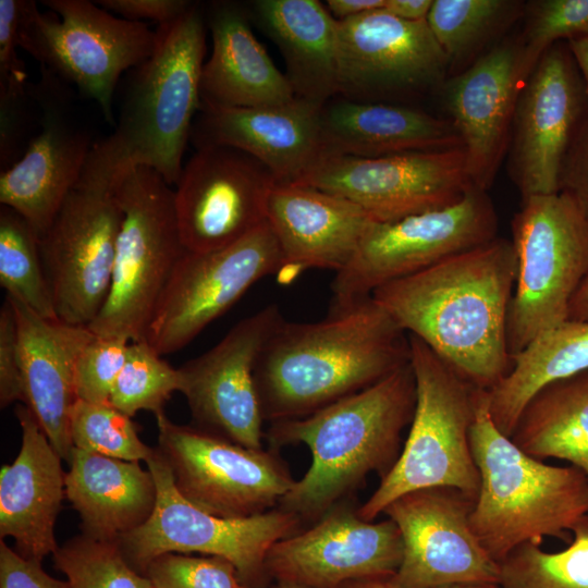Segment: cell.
Returning <instances> with one entry per match:
<instances>
[{
	"label": "cell",
	"instance_id": "obj_1",
	"mask_svg": "<svg viewBox=\"0 0 588 588\" xmlns=\"http://www.w3.org/2000/svg\"><path fill=\"white\" fill-rule=\"evenodd\" d=\"M517 274L512 240H493L378 287L371 298L477 389L511 369L507 317Z\"/></svg>",
	"mask_w": 588,
	"mask_h": 588
},
{
	"label": "cell",
	"instance_id": "obj_2",
	"mask_svg": "<svg viewBox=\"0 0 588 588\" xmlns=\"http://www.w3.org/2000/svg\"><path fill=\"white\" fill-rule=\"evenodd\" d=\"M409 362L408 334L371 297L318 322L283 319L254 370L264 420L309 416Z\"/></svg>",
	"mask_w": 588,
	"mask_h": 588
},
{
	"label": "cell",
	"instance_id": "obj_3",
	"mask_svg": "<svg viewBox=\"0 0 588 588\" xmlns=\"http://www.w3.org/2000/svg\"><path fill=\"white\" fill-rule=\"evenodd\" d=\"M416 405L411 362L373 385L309 416L270 424L269 448L303 443L311 464L278 507L295 514L305 528L335 504L353 498L376 473L383 478L396 463L402 432Z\"/></svg>",
	"mask_w": 588,
	"mask_h": 588
},
{
	"label": "cell",
	"instance_id": "obj_4",
	"mask_svg": "<svg viewBox=\"0 0 588 588\" xmlns=\"http://www.w3.org/2000/svg\"><path fill=\"white\" fill-rule=\"evenodd\" d=\"M152 52L130 71L112 133L96 142L84 170L117 180L147 167L175 185L200 108L206 15L193 2L177 19L159 24Z\"/></svg>",
	"mask_w": 588,
	"mask_h": 588
},
{
	"label": "cell",
	"instance_id": "obj_5",
	"mask_svg": "<svg viewBox=\"0 0 588 588\" xmlns=\"http://www.w3.org/2000/svg\"><path fill=\"white\" fill-rule=\"evenodd\" d=\"M469 442L480 486L469 524L498 564L518 546L544 537L569 543L571 529L588 513V476L549 465L520 450L491 419L487 390H476Z\"/></svg>",
	"mask_w": 588,
	"mask_h": 588
},
{
	"label": "cell",
	"instance_id": "obj_6",
	"mask_svg": "<svg viewBox=\"0 0 588 588\" xmlns=\"http://www.w3.org/2000/svg\"><path fill=\"white\" fill-rule=\"evenodd\" d=\"M416 405L401 454L359 516L373 522L396 498L418 489L453 487L477 498L480 477L469 431L476 390L421 340L408 334Z\"/></svg>",
	"mask_w": 588,
	"mask_h": 588
},
{
	"label": "cell",
	"instance_id": "obj_7",
	"mask_svg": "<svg viewBox=\"0 0 588 588\" xmlns=\"http://www.w3.org/2000/svg\"><path fill=\"white\" fill-rule=\"evenodd\" d=\"M123 220L108 297L89 330L139 341L186 253L174 208V189L155 170L132 167L117 179Z\"/></svg>",
	"mask_w": 588,
	"mask_h": 588
},
{
	"label": "cell",
	"instance_id": "obj_8",
	"mask_svg": "<svg viewBox=\"0 0 588 588\" xmlns=\"http://www.w3.org/2000/svg\"><path fill=\"white\" fill-rule=\"evenodd\" d=\"M517 274L507 317L511 356L569 317L588 272V219L566 193L522 199L512 220Z\"/></svg>",
	"mask_w": 588,
	"mask_h": 588
},
{
	"label": "cell",
	"instance_id": "obj_9",
	"mask_svg": "<svg viewBox=\"0 0 588 588\" xmlns=\"http://www.w3.org/2000/svg\"><path fill=\"white\" fill-rule=\"evenodd\" d=\"M54 15L21 0L19 46L65 83L95 100L114 127L118 81L152 52L156 32L145 23L115 16L95 1L44 0Z\"/></svg>",
	"mask_w": 588,
	"mask_h": 588
},
{
	"label": "cell",
	"instance_id": "obj_10",
	"mask_svg": "<svg viewBox=\"0 0 588 588\" xmlns=\"http://www.w3.org/2000/svg\"><path fill=\"white\" fill-rule=\"evenodd\" d=\"M146 464L157 489L154 512L145 524L117 541L130 565L144 574L147 565L164 553L217 555L231 561L249 588H266L271 581L265 567L268 551L303 529L301 519L279 507L245 518L216 516L179 492L157 448Z\"/></svg>",
	"mask_w": 588,
	"mask_h": 588
},
{
	"label": "cell",
	"instance_id": "obj_11",
	"mask_svg": "<svg viewBox=\"0 0 588 588\" xmlns=\"http://www.w3.org/2000/svg\"><path fill=\"white\" fill-rule=\"evenodd\" d=\"M497 231L494 206L477 186L445 208L377 222L350 264L335 273L328 315L354 308L387 283L482 245L497 237Z\"/></svg>",
	"mask_w": 588,
	"mask_h": 588
},
{
	"label": "cell",
	"instance_id": "obj_12",
	"mask_svg": "<svg viewBox=\"0 0 588 588\" xmlns=\"http://www.w3.org/2000/svg\"><path fill=\"white\" fill-rule=\"evenodd\" d=\"M117 180L83 171L39 238L58 318L88 327L108 297L123 211Z\"/></svg>",
	"mask_w": 588,
	"mask_h": 588
},
{
	"label": "cell",
	"instance_id": "obj_13",
	"mask_svg": "<svg viewBox=\"0 0 588 588\" xmlns=\"http://www.w3.org/2000/svg\"><path fill=\"white\" fill-rule=\"evenodd\" d=\"M158 450L179 492L200 510L245 518L278 507L295 480L278 450L250 449L196 426L156 416Z\"/></svg>",
	"mask_w": 588,
	"mask_h": 588
},
{
	"label": "cell",
	"instance_id": "obj_14",
	"mask_svg": "<svg viewBox=\"0 0 588 588\" xmlns=\"http://www.w3.org/2000/svg\"><path fill=\"white\" fill-rule=\"evenodd\" d=\"M338 96L408 106L442 89L449 61L427 21L397 19L383 8L338 21Z\"/></svg>",
	"mask_w": 588,
	"mask_h": 588
},
{
	"label": "cell",
	"instance_id": "obj_15",
	"mask_svg": "<svg viewBox=\"0 0 588 588\" xmlns=\"http://www.w3.org/2000/svg\"><path fill=\"white\" fill-rule=\"evenodd\" d=\"M282 255L267 220L223 248L186 250L157 305L146 333L160 354L193 341L260 279L278 274Z\"/></svg>",
	"mask_w": 588,
	"mask_h": 588
},
{
	"label": "cell",
	"instance_id": "obj_16",
	"mask_svg": "<svg viewBox=\"0 0 588 588\" xmlns=\"http://www.w3.org/2000/svg\"><path fill=\"white\" fill-rule=\"evenodd\" d=\"M297 183L344 197L378 222L445 208L475 186L463 148L376 158L323 156Z\"/></svg>",
	"mask_w": 588,
	"mask_h": 588
},
{
	"label": "cell",
	"instance_id": "obj_17",
	"mask_svg": "<svg viewBox=\"0 0 588 588\" xmlns=\"http://www.w3.org/2000/svg\"><path fill=\"white\" fill-rule=\"evenodd\" d=\"M476 499L453 487L407 492L383 511L399 527L403 559L388 580L399 588L498 585L500 568L471 530Z\"/></svg>",
	"mask_w": 588,
	"mask_h": 588
},
{
	"label": "cell",
	"instance_id": "obj_18",
	"mask_svg": "<svg viewBox=\"0 0 588 588\" xmlns=\"http://www.w3.org/2000/svg\"><path fill=\"white\" fill-rule=\"evenodd\" d=\"M588 118L585 85L567 42L547 50L519 93L510 171L522 199L559 193L569 148Z\"/></svg>",
	"mask_w": 588,
	"mask_h": 588
},
{
	"label": "cell",
	"instance_id": "obj_19",
	"mask_svg": "<svg viewBox=\"0 0 588 588\" xmlns=\"http://www.w3.org/2000/svg\"><path fill=\"white\" fill-rule=\"evenodd\" d=\"M354 499L331 507L308 528L275 542L265 567L270 580L307 588H341L352 581L389 579L403 559V539L389 517L368 522Z\"/></svg>",
	"mask_w": 588,
	"mask_h": 588
},
{
	"label": "cell",
	"instance_id": "obj_20",
	"mask_svg": "<svg viewBox=\"0 0 588 588\" xmlns=\"http://www.w3.org/2000/svg\"><path fill=\"white\" fill-rule=\"evenodd\" d=\"M273 174L236 148L205 146L183 166L174 185V208L187 250L226 247L266 221Z\"/></svg>",
	"mask_w": 588,
	"mask_h": 588
},
{
	"label": "cell",
	"instance_id": "obj_21",
	"mask_svg": "<svg viewBox=\"0 0 588 588\" xmlns=\"http://www.w3.org/2000/svg\"><path fill=\"white\" fill-rule=\"evenodd\" d=\"M283 316L270 304L235 326L213 347L179 368L180 392L195 426L250 449H262L265 422L255 384L257 358Z\"/></svg>",
	"mask_w": 588,
	"mask_h": 588
},
{
	"label": "cell",
	"instance_id": "obj_22",
	"mask_svg": "<svg viewBox=\"0 0 588 588\" xmlns=\"http://www.w3.org/2000/svg\"><path fill=\"white\" fill-rule=\"evenodd\" d=\"M69 84L45 66L30 85L39 131L21 159L0 174V203L24 218L38 237L79 180L95 143L74 112Z\"/></svg>",
	"mask_w": 588,
	"mask_h": 588
},
{
	"label": "cell",
	"instance_id": "obj_23",
	"mask_svg": "<svg viewBox=\"0 0 588 588\" xmlns=\"http://www.w3.org/2000/svg\"><path fill=\"white\" fill-rule=\"evenodd\" d=\"M527 76L518 38L499 41L442 87L470 179L487 191L510 146L517 99Z\"/></svg>",
	"mask_w": 588,
	"mask_h": 588
},
{
	"label": "cell",
	"instance_id": "obj_24",
	"mask_svg": "<svg viewBox=\"0 0 588 588\" xmlns=\"http://www.w3.org/2000/svg\"><path fill=\"white\" fill-rule=\"evenodd\" d=\"M266 220L282 255L277 274L281 284L309 269L339 272L378 222L353 201L302 183L273 186Z\"/></svg>",
	"mask_w": 588,
	"mask_h": 588
},
{
	"label": "cell",
	"instance_id": "obj_25",
	"mask_svg": "<svg viewBox=\"0 0 588 588\" xmlns=\"http://www.w3.org/2000/svg\"><path fill=\"white\" fill-rule=\"evenodd\" d=\"M321 107L294 98L269 107L200 105L189 139L197 148L226 146L261 162L277 183L299 182L323 157Z\"/></svg>",
	"mask_w": 588,
	"mask_h": 588
},
{
	"label": "cell",
	"instance_id": "obj_26",
	"mask_svg": "<svg viewBox=\"0 0 588 588\" xmlns=\"http://www.w3.org/2000/svg\"><path fill=\"white\" fill-rule=\"evenodd\" d=\"M22 430L16 458L0 471V537H12L23 556L42 561L58 550L54 525L65 495L62 457L33 412L17 406Z\"/></svg>",
	"mask_w": 588,
	"mask_h": 588
},
{
	"label": "cell",
	"instance_id": "obj_27",
	"mask_svg": "<svg viewBox=\"0 0 588 588\" xmlns=\"http://www.w3.org/2000/svg\"><path fill=\"white\" fill-rule=\"evenodd\" d=\"M5 298L16 318L24 405L33 412L58 454L69 462L74 448L70 413L76 401L75 366L94 333L86 326L44 318L19 299Z\"/></svg>",
	"mask_w": 588,
	"mask_h": 588
},
{
	"label": "cell",
	"instance_id": "obj_28",
	"mask_svg": "<svg viewBox=\"0 0 588 588\" xmlns=\"http://www.w3.org/2000/svg\"><path fill=\"white\" fill-rule=\"evenodd\" d=\"M205 15L212 51L201 71L200 105L254 108L295 98L285 74L255 37L244 4L212 2Z\"/></svg>",
	"mask_w": 588,
	"mask_h": 588
},
{
	"label": "cell",
	"instance_id": "obj_29",
	"mask_svg": "<svg viewBox=\"0 0 588 588\" xmlns=\"http://www.w3.org/2000/svg\"><path fill=\"white\" fill-rule=\"evenodd\" d=\"M323 156L376 158L462 148L449 119L411 106L353 101L336 96L320 110Z\"/></svg>",
	"mask_w": 588,
	"mask_h": 588
},
{
	"label": "cell",
	"instance_id": "obj_30",
	"mask_svg": "<svg viewBox=\"0 0 588 588\" xmlns=\"http://www.w3.org/2000/svg\"><path fill=\"white\" fill-rule=\"evenodd\" d=\"M65 497L78 513L84 535L118 541L147 522L157 499L155 479L139 462L73 448Z\"/></svg>",
	"mask_w": 588,
	"mask_h": 588
},
{
	"label": "cell",
	"instance_id": "obj_31",
	"mask_svg": "<svg viewBox=\"0 0 588 588\" xmlns=\"http://www.w3.org/2000/svg\"><path fill=\"white\" fill-rule=\"evenodd\" d=\"M247 12L281 51L296 98L322 107L338 96V21L326 4L256 0Z\"/></svg>",
	"mask_w": 588,
	"mask_h": 588
},
{
	"label": "cell",
	"instance_id": "obj_32",
	"mask_svg": "<svg viewBox=\"0 0 588 588\" xmlns=\"http://www.w3.org/2000/svg\"><path fill=\"white\" fill-rule=\"evenodd\" d=\"M511 358L510 371L487 391L491 419L507 437L537 392L588 370V322L568 319Z\"/></svg>",
	"mask_w": 588,
	"mask_h": 588
},
{
	"label": "cell",
	"instance_id": "obj_33",
	"mask_svg": "<svg viewBox=\"0 0 588 588\" xmlns=\"http://www.w3.org/2000/svg\"><path fill=\"white\" fill-rule=\"evenodd\" d=\"M510 438L535 458L563 460L588 476V370L537 392Z\"/></svg>",
	"mask_w": 588,
	"mask_h": 588
},
{
	"label": "cell",
	"instance_id": "obj_34",
	"mask_svg": "<svg viewBox=\"0 0 588 588\" xmlns=\"http://www.w3.org/2000/svg\"><path fill=\"white\" fill-rule=\"evenodd\" d=\"M515 0H433L427 24L452 71L460 73L524 14ZM455 73V74H456ZM450 77V76H449Z\"/></svg>",
	"mask_w": 588,
	"mask_h": 588
},
{
	"label": "cell",
	"instance_id": "obj_35",
	"mask_svg": "<svg viewBox=\"0 0 588 588\" xmlns=\"http://www.w3.org/2000/svg\"><path fill=\"white\" fill-rule=\"evenodd\" d=\"M0 284L39 316L59 319L42 262L39 237L17 212L0 207Z\"/></svg>",
	"mask_w": 588,
	"mask_h": 588
},
{
	"label": "cell",
	"instance_id": "obj_36",
	"mask_svg": "<svg viewBox=\"0 0 588 588\" xmlns=\"http://www.w3.org/2000/svg\"><path fill=\"white\" fill-rule=\"evenodd\" d=\"M569 544L546 552L526 542L499 563V588H588V513L571 529Z\"/></svg>",
	"mask_w": 588,
	"mask_h": 588
},
{
	"label": "cell",
	"instance_id": "obj_37",
	"mask_svg": "<svg viewBox=\"0 0 588 588\" xmlns=\"http://www.w3.org/2000/svg\"><path fill=\"white\" fill-rule=\"evenodd\" d=\"M146 339L130 342L122 370L111 390L110 404L134 417L140 411L155 416L181 389L179 369L163 359Z\"/></svg>",
	"mask_w": 588,
	"mask_h": 588
},
{
	"label": "cell",
	"instance_id": "obj_38",
	"mask_svg": "<svg viewBox=\"0 0 588 588\" xmlns=\"http://www.w3.org/2000/svg\"><path fill=\"white\" fill-rule=\"evenodd\" d=\"M52 556L70 588H154L147 576L130 565L117 541L83 534L59 547Z\"/></svg>",
	"mask_w": 588,
	"mask_h": 588
},
{
	"label": "cell",
	"instance_id": "obj_39",
	"mask_svg": "<svg viewBox=\"0 0 588 588\" xmlns=\"http://www.w3.org/2000/svg\"><path fill=\"white\" fill-rule=\"evenodd\" d=\"M70 433L74 448L108 457L146 462L155 451L140 440L132 417L110 403L76 400L70 413Z\"/></svg>",
	"mask_w": 588,
	"mask_h": 588
},
{
	"label": "cell",
	"instance_id": "obj_40",
	"mask_svg": "<svg viewBox=\"0 0 588 588\" xmlns=\"http://www.w3.org/2000/svg\"><path fill=\"white\" fill-rule=\"evenodd\" d=\"M518 41L526 76L558 42L588 36V0H536L525 4Z\"/></svg>",
	"mask_w": 588,
	"mask_h": 588
},
{
	"label": "cell",
	"instance_id": "obj_41",
	"mask_svg": "<svg viewBox=\"0 0 588 588\" xmlns=\"http://www.w3.org/2000/svg\"><path fill=\"white\" fill-rule=\"evenodd\" d=\"M144 575L154 588H249L235 565L217 555L164 553L147 565Z\"/></svg>",
	"mask_w": 588,
	"mask_h": 588
},
{
	"label": "cell",
	"instance_id": "obj_42",
	"mask_svg": "<svg viewBox=\"0 0 588 588\" xmlns=\"http://www.w3.org/2000/svg\"><path fill=\"white\" fill-rule=\"evenodd\" d=\"M128 340L94 333L81 352L74 373L76 400L110 403L114 381L126 359Z\"/></svg>",
	"mask_w": 588,
	"mask_h": 588
},
{
	"label": "cell",
	"instance_id": "obj_43",
	"mask_svg": "<svg viewBox=\"0 0 588 588\" xmlns=\"http://www.w3.org/2000/svg\"><path fill=\"white\" fill-rule=\"evenodd\" d=\"M26 403L25 385L19 348L17 324L8 298L0 309V406L13 402Z\"/></svg>",
	"mask_w": 588,
	"mask_h": 588
},
{
	"label": "cell",
	"instance_id": "obj_44",
	"mask_svg": "<svg viewBox=\"0 0 588 588\" xmlns=\"http://www.w3.org/2000/svg\"><path fill=\"white\" fill-rule=\"evenodd\" d=\"M20 13L21 0H0V89L29 86L17 53Z\"/></svg>",
	"mask_w": 588,
	"mask_h": 588
},
{
	"label": "cell",
	"instance_id": "obj_45",
	"mask_svg": "<svg viewBox=\"0 0 588 588\" xmlns=\"http://www.w3.org/2000/svg\"><path fill=\"white\" fill-rule=\"evenodd\" d=\"M0 588H70V585L45 572L41 561L21 555L1 539Z\"/></svg>",
	"mask_w": 588,
	"mask_h": 588
},
{
	"label": "cell",
	"instance_id": "obj_46",
	"mask_svg": "<svg viewBox=\"0 0 588 588\" xmlns=\"http://www.w3.org/2000/svg\"><path fill=\"white\" fill-rule=\"evenodd\" d=\"M560 192L568 194L588 219V118L567 154Z\"/></svg>",
	"mask_w": 588,
	"mask_h": 588
},
{
	"label": "cell",
	"instance_id": "obj_47",
	"mask_svg": "<svg viewBox=\"0 0 588 588\" xmlns=\"http://www.w3.org/2000/svg\"><path fill=\"white\" fill-rule=\"evenodd\" d=\"M105 10L128 21L152 20L159 24L181 16L193 2L186 0H97Z\"/></svg>",
	"mask_w": 588,
	"mask_h": 588
},
{
	"label": "cell",
	"instance_id": "obj_48",
	"mask_svg": "<svg viewBox=\"0 0 588 588\" xmlns=\"http://www.w3.org/2000/svg\"><path fill=\"white\" fill-rule=\"evenodd\" d=\"M385 0H327L326 7L336 21H343L382 9Z\"/></svg>",
	"mask_w": 588,
	"mask_h": 588
},
{
	"label": "cell",
	"instance_id": "obj_49",
	"mask_svg": "<svg viewBox=\"0 0 588 588\" xmlns=\"http://www.w3.org/2000/svg\"><path fill=\"white\" fill-rule=\"evenodd\" d=\"M433 0H385L383 9L408 22L426 21Z\"/></svg>",
	"mask_w": 588,
	"mask_h": 588
},
{
	"label": "cell",
	"instance_id": "obj_50",
	"mask_svg": "<svg viewBox=\"0 0 588 588\" xmlns=\"http://www.w3.org/2000/svg\"><path fill=\"white\" fill-rule=\"evenodd\" d=\"M588 97V36L567 41Z\"/></svg>",
	"mask_w": 588,
	"mask_h": 588
},
{
	"label": "cell",
	"instance_id": "obj_51",
	"mask_svg": "<svg viewBox=\"0 0 588 588\" xmlns=\"http://www.w3.org/2000/svg\"><path fill=\"white\" fill-rule=\"evenodd\" d=\"M568 319L588 322V272L572 299Z\"/></svg>",
	"mask_w": 588,
	"mask_h": 588
},
{
	"label": "cell",
	"instance_id": "obj_52",
	"mask_svg": "<svg viewBox=\"0 0 588 588\" xmlns=\"http://www.w3.org/2000/svg\"><path fill=\"white\" fill-rule=\"evenodd\" d=\"M341 588H399L392 585L388 579H370V580H359L352 581L343 585ZM449 588H499L498 585H486V586H457Z\"/></svg>",
	"mask_w": 588,
	"mask_h": 588
},
{
	"label": "cell",
	"instance_id": "obj_53",
	"mask_svg": "<svg viewBox=\"0 0 588 588\" xmlns=\"http://www.w3.org/2000/svg\"><path fill=\"white\" fill-rule=\"evenodd\" d=\"M272 588H307V587L299 586L296 584H291V583L275 581V585Z\"/></svg>",
	"mask_w": 588,
	"mask_h": 588
}]
</instances>
